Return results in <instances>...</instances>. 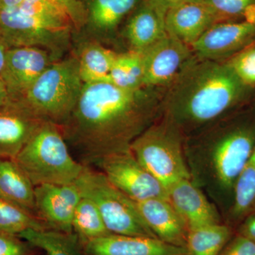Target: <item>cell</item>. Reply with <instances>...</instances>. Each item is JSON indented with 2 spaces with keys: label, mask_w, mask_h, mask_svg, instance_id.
Returning <instances> with one entry per match:
<instances>
[{
  "label": "cell",
  "mask_w": 255,
  "mask_h": 255,
  "mask_svg": "<svg viewBox=\"0 0 255 255\" xmlns=\"http://www.w3.org/2000/svg\"><path fill=\"white\" fill-rule=\"evenodd\" d=\"M165 87L127 90L108 82L85 84L68 120L61 126L67 142L84 165L130 149L162 114Z\"/></svg>",
  "instance_id": "obj_1"
},
{
  "label": "cell",
  "mask_w": 255,
  "mask_h": 255,
  "mask_svg": "<svg viewBox=\"0 0 255 255\" xmlns=\"http://www.w3.org/2000/svg\"><path fill=\"white\" fill-rule=\"evenodd\" d=\"M254 90L243 83L227 62L194 55L166 87L162 115L186 138L241 110Z\"/></svg>",
  "instance_id": "obj_2"
},
{
  "label": "cell",
  "mask_w": 255,
  "mask_h": 255,
  "mask_svg": "<svg viewBox=\"0 0 255 255\" xmlns=\"http://www.w3.org/2000/svg\"><path fill=\"white\" fill-rule=\"evenodd\" d=\"M255 146V109L243 107L184 140L191 179L227 214L238 178Z\"/></svg>",
  "instance_id": "obj_3"
},
{
  "label": "cell",
  "mask_w": 255,
  "mask_h": 255,
  "mask_svg": "<svg viewBox=\"0 0 255 255\" xmlns=\"http://www.w3.org/2000/svg\"><path fill=\"white\" fill-rule=\"evenodd\" d=\"M35 187L76 182L85 165L74 159L60 126L46 121L14 159Z\"/></svg>",
  "instance_id": "obj_4"
},
{
  "label": "cell",
  "mask_w": 255,
  "mask_h": 255,
  "mask_svg": "<svg viewBox=\"0 0 255 255\" xmlns=\"http://www.w3.org/2000/svg\"><path fill=\"white\" fill-rule=\"evenodd\" d=\"M184 140L180 130L161 114L134 140L130 149L142 167L167 190L174 183L191 179Z\"/></svg>",
  "instance_id": "obj_5"
},
{
  "label": "cell",
  "mask_w": 255,
  "mask_h": 255,
  "mask_svg": "<svg viewBox=\"0 0 255 255\" xmlns=\"http://www.w3.org/2000/svg\"><path fill=\"white\" fill-rule=\"evenodd\" d=\"M84 85L78 58L72 57L52 63L16 100L44 120L61 127L78 103Z\"/></svg>",
  "instance_id": "obj_6"
},
{
  "label": "cell",
  "mask_w": 255,
  "mask_h": 255,
  "mask_svg": "<svg viewBox=\"0 0 255 255\" xmlns=\"http://www.w3.org/2000/svg\"><path fill=\"white\" fill-rule=\"evenodd\" d=\"M75 183L81 195L95 203L110 233L156 238L142 219L136 202L111 184L100 170L85 165Z\"/></svg>",
  "instance_id": "obj_7"
},
{
  "label": "cell",
  "mask_w": 255,
  "mask_h": 255,
  "mask_svg": "<svg viewBox=\"0 0 255 255\" xmlns=\"http://www.w3.org/2000/svg\"><path fill=\"white\" fill-rule=\"evenodd\" d=\"M72 30L43 21L18 6L0 9V39L8 48L38 47L56 54L68 44Z\"/></svg>",
  "instance_id": "obj_8"
},
{
  "label": "cell",
  "mask_w": 255,
  "mask_h": 255,
  "mask_svg": "<svg viewBox=\"0 0 255 255\" xmlns=\"http://www.w3.org/2000/svg\"><path fill=\"white\" fill-rule=\"evenodd\" d=\"M93 165L111 184L135 202L167 198V189L142 167L130 149L106 155Z\"/></svg>",
  "instance_id": "obj_9"
},
{
  "label": "cell",
  "mask_w": 255,
  "mask_h": 255,
  "mask_svg": "<svg viewBox=\"0 0 255 255\" xmlns=\"http://www.w3.org/2000/svg\"><path fill=\"white\" fill-rule=\"evenodd\" d=\"M254 43L255 22L222 21L213 25L190 47L201 59L227 62Z\"/></svg>",
  "instance_id": "obj_10"
},
{
  "label": "cell",
  "mask_w": 255,
  "mask_h": 255,
  "mask_svg": "<svg viewBox=\"0 0 255 255\" xmlns=\"http://www.w3.org/2000/svg\"><path fill=\"white\" fill-rule=\"evenodd\" d=\"M144 87H167L194 56L191 47L167 36L142 52Z\"/></svg>",
  "instance_id": "obj_11"
},
{
  "label": "cell",
  "mask_w": 255,
  "mask_h": 255,
  "mask_svg": "<svg viewBox=\"0 0 255 255\" xmlns=\"http://www.w3.org/2000/svg\"><path fill=\"white\" fill-rule=\"evenodd\" d=\"M54 59L50 51L38 47L9 48L2 82L10 98L24 95Z\"/></svg>",
  "instance_id": "obj_12"
},
{
  "label": "cell",
  "mask_w": 255,
  "mask_h": 255,
  "mask_svg": "<svg viewBox=\"0 0 255 255\" xmlns=\"http://www.w3.org/2000/svg\"><path fill=\"white\" fill-rule=\"evenodd\" d=\"M82 195L75 183L35 187L37 217L48 229L73 233L74 213Z\"/></svg>",
  "instance_id": "obj_13"
},
{
  "label": "cell",
  "mask_w": 255,
  "mask_h": 255,
  "mask_svg": "<svg viewBox=\"0 0 255 255\" xmlns=\"http://www.w3.org/2000/svg\"><path fill=\"white\" fill-rule=\"evenodd\" d=\"M46 120L16 99L0 107V158H16Z\"/></svg>",
  "instance_id": "obj_14"
},
{
  "label": "cell",
  "mask_w": 255,
  "mask_h": 255,
  "mask_svg": "<svg viewBox=\"0 0 255 255\" xmlns=\"http://www.w3.org/2000/svg\"><path fill=\"white\" fill-rule=\"evenodd\" d=\"M167 199L189 231L221 223L217 206L191 179H182L167 189Z\"/></svg>",
  "instance_id": "obj_15"
},
{
  "label": "cell",
  "mask_w": 255,
  "mask_h": 255,
  "mask_svg": "<svg viewBox=\"0 0 255 255\" xmlns=\"http://www.w3.org/2000/svg\"><path fill=\"white\" fill-rule=\"evenodd\" d=\"M167 9L152 0H141L130 13L124 36L132 51H145L167 35Z\"/></svg>",
  "instance_id": "obj_16"
},
{
  "label": "cell",
  "mask_w": 255,
  "mask_h": 255,
  "mask_svg": "<svg viewBox=\"0 0 255 255\" xmlns=\"http://www.w3.org/2000/svg\"><path fill=\"white\" fill-rule=\"evenodd\" d=\"M218 22L212 10L201 0L183 1L166 11L167 34L189 46Z\"/></svg>",
  "instance_id": "obj_17"
},
{
  "label": "cell",
  "mask_w": 255,
  "mask_h": 255,
  "mask_svg": "<svg viewBox=\"0 0 255 255\" xmlns=\"http://www.w3.org/2000/svg\"><path fill=\"white\" fill-rule=\"evenodd\" d=\"M87 255H185V248L158 238L109 234L83 245Z\"/></svg>",
  "instance_id": "obj_18"
},
{
  "label": "cell",
  "mask_w": 255,
  "mask_h": 255,
  "mask_svg": "<svg viewBox=\"0 0 255 255\" xmlns=\"http://www.w3.org/2000/svg\"><path fill=\"white\" fill-rule=\"evenodd\" d=\"M136 204L156 238L167 244L185 248L189 229L167 198H153Z\"/></svg>",
  "instance_id": "obj_19"
},
{
  "label": "cell",
  "mask_w": 255,
  "mask_h": 255,
  "mask_svg": "<svg viewBox=\"0 0 255 255\" xmlns=\"http://www.w3.org/2000/svg\"><path fill=\"white\" fill-rule=\"evenodd\" d=\"M0 198L37 217L35 186L14 159L0 158Z\"/></svg>",
  "instance_id": "obj_20"
},
{
  "label": "cell",
  "mask_w": 255,
  "mask_h": 255,
  "mask_svg": "<svg viewBox=\"0 0 255 255\" xmlns=\"http://www.w3.org/2000/svg\"><path fill=\"white\" fill-rule=\"evenodd\" d=\"M141 0H90L86 5L89 26L103 34L112 33Z\"/></svg>",
  "instance_id": "obj_21"
},
{
  "label": "cell",
  "mask_w": 255,
  "mask_h": 255,
  "mask_svg": "<svg viewBox=\"0 0 255 255\" xmlns=\"http://www.w3.org/2000/svg\"><path fill=\"white\" fill-rule=\"evenodd\" d=\"M18 236L46 255H87L83 245L73 232L29 229Z\"/></svg>",
  "instance_id": "obj_22"
},
{
  "label": "cell",
  "mask_w": 255,
  "mask_h": 255,
  "mask_svg": "<svg viewBox=\"0 0 255 255\" xmlns=\"http://www.w3.org/2000/svg\"><path fill=\"white\" fill-rule=\"evenodd\" d=\"M255 211V146L235 186L233 202L228 212L232 222H241Z\"/></svg>",
  "instance_id": "obj_23"
},
{
  "label": "cell",
  "mask_w": 255,
  "mask_h": 255,
  "mask_svg": "<svg viewBox=\"0 0 255 255\" xmlns=\"http://www.w3.org/2000/svg\"><path fill=\"white\" fill-rule=\"evenodd\" d=\"M118 53L98 43H90L78 57L79 70L84 83L108 82L111 68Z\"/></svg>",
  "instance_id": "obj_24"
},
{
  "label": "cell",
  "mask_w": 255,
  "mask_h": 255,
  "mask_svg": "<svg viewBox=\"0 0 255 255\" xmlns=\"http://www.w3.org/2000/svg\"><path fill=\"white\" fill-rule=\"evenodd\" d=\"M231 236V228L222 223L190 230L185 255H219Z\"/></svg>",
  "instance_id": "obj_25"
},
{
  "label": "cell",
  "mask_w": 255,
  "mask_h": 255,
  "mask_svg": "<svg viewBox=\"0 0 255 255\" xmlns=\"http://www.w3.org/2000/svg\"><path fill=\"white\" fill-rule=\"evenodd\" d=\"M144 74L142 53L129 50L118 53L111 68L109 80L120 88L137 90L144 87Z\"/></svg>",
  "instance_id": "obj_26"
},
{
  "label": "cell",
  "mask_w": 255,
  "mask_h": 255,
  "mask_svg": "<svg viewBox=\"0 0 255 255\" xmlns=\"http://www.w3.org/2000/svg\"><path fill=\"white\" fill-rule=\"evenodd\" d=\"M73 232L84 245L87 242L111 234L98 208L89 198L82 196L74 213Z\"/></svg>",
  "instance_id": "obj_27"
},
{
  "label": "cell",
  "mask_w": 255,
  "mask_h": 255,
  "mask_svg": "<svg viewBox=\"0 0 255 255\" xmlns=\"http://www.w3.org/2000/svg\"><path fill=\"white\" fill-rule=\"evenodd\" d=\"M29 229L48 228L36 216L0 198V233L18 236Z\"/></svg>",
  "instance_id": "obj_28"
},
{
  "label": "cell",
  "mask_w": 255,
  "mask_h": 255,
  "mask_svg": "<svg viewBox=\"0 0 255 255\" xmlns=\"http://www.w3.org/2000/svg\"><path fill=\"white\" fill-rule=\"evenodd\" d=\"M222 21L255 22V0H201Z\"/></svg>",
  "instance_id": "obj_29"
},
{
  "label": "cell",
  "mask_w": 255,
  "mask_h": 255,
  "mask_svg": "<svg viewBox=\"0 0 255 255\" xmlns=\"http://www.w3.org/2000/svg\"><path fill=\"white\" fill-rule=\"evenodd\" d=\"M27 14L60 27L73 28L67 16L50 0H23L18 6Z\"/></svg>",
  "instance_id": "obj_30"
},
{
  "label": "cell",
  "mask_w": 255,
  "mask_h": 255,
  "mask_svg": "<svg viewBox=\"0 0 255 255\" xmlns=\"http://www.w3.org/2000/svg\"><path fill=\"white\" fill-rule=\"evenodd\" d=\"M227 63L243 83L255 89V43L242 50Z\"/></svg>",
  "instance_id": "obj_31"
},
{
  "label": "cell",
  "mask_w": 255,
  "mask_h": 255,
  "mask_svg": "<svg viewBox=\"0 0 255 255\" xmlns=\"http://www.w3.org/2000/svg\"><path fill=\"white\" fill-rule=\"evenodd\" d=\"M68 18L74 29L79 31L87 24L86 4L83 0H50Z\"/></svg>",
  "instance_id": "obj_32"
},
{
  "label": "cell",
  "mask_w": 255,
  "mask_h": 255,
  "mask_svg": "<svg viewBox=\"0 0 255 255\" xmlns=\"http://www.w3.org/2000/svg\"><path fill=\"white\" fill-rule=\"evenodd\" d=\"M36 250L18 236L0 233V255H37Z\"/></svg>",
  "instance_id": "obj_33"
},
{
  "label": "cell",
  "mask_w": 255,
  "mask_h": 255,
  "mask_svg": "<svg viewBox=\"0 0 255 255\" xmlns=\"http://www.w3.org/2000/svg\"><path fill=\"white\" fill-rule=\"evenodd\" d=\"M219 255H255V243L239 235L223 248Z\"/></svg>",
  "instance_id": "obj_34"
},
{
  "label": "cell",
  "mask_w": 255,
  "mask_h": 255,
  "mask_svg": "<svg viewBox=\"0 0 255 255\" xmlns=\"http://www.w3.org/2000/svg\"><path fill=\"white\" fill-rule=\"evenodd\" d=\"M240 235L255 243V211L243 220L240 229Z\"/></svg>",
  "instance_id": "obj_35"
},
{
  "label": "cell",
  "mask_w": 255,
  "mask_h": 255,
  "mask_svg": "<svg viewBox=\"0 0 255 255\" xmlns=\"http://www.w3.org/2000/svg\"><path fill=\"white\" fill-rule=\"evenodd\" d=\"M9 48L6 46L4 42L0 39V80L2 81V75L4 73L5 63H6V53Z\"/></svg>",
  "instance_id": "obj_36"
},
{
  "label": "cell",
  "mask_w": 255,
  "mask_h": 255,
  "mask_svg": "<svg viewBox=\"0 0 255 255\" xmlns=\"http://www.w3.org/2000/svg\"><path fill=\"white\" fill-rule=\"evenodd\" d=\"M9 100V94L4 82L0 80V107L5 105Z\"/></svg>",
  "instance_id": "obj_37"
},
{
  "label": "cell",
  "mask_w": 255,
  "mask_h": 255,
  "mask_svg": "<svg viewBox=\"0 0 255 255\" xmlns=\"http://www.w3.org/2000/svg\"><path fill=\"white\" fill-rule=\"evenodd\" d=\"M22 1L23 0H0V9L17 7Z\"/></svg>",
  "instance_id": "obj_38"
},
{
  "label": "cell",
  "mask_w": 255,
  "mask_h": 255,
  "mask_svg": "<svg viewBox=\"0 0 255 255\" xmlns=\"http://www.w3.org/2000/svg\"><path fill=\"white\" fill-rule=\"evenodd\" d=\"M155 1L157 4L162 5L166 9L174 6V5L179 4V3L183 2V1H190V0H152Z\"/></svg>",
  "instance_id": "obj_39"
}]
</instances>
